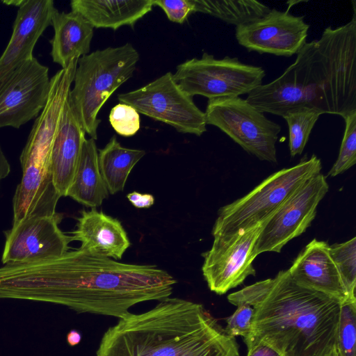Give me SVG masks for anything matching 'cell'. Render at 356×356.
<instances>
[{
    "mask_svg": "<svg viewBox=\"0 0 356 356\" xmlns=\"http://www.w3.org/2000/svg\"><path fill=\"white\" fill-rule=\"evenodd\" d=\"M129 201L136 208H149L154 203V197L150 194H142L136 191L129 193L127 195Z\"/></svg>",
    "mask_w": 356,
    "mask_h": 356,
    "instance_id": "cell-32",
    "label": "cell"
},
{
    "mask_svg": "<svg viewBox=\"0 0 356 356\" xmlns=\"http://www.w3.org/2000/svg\"><path fill=\"white\" fill-rule=\"evenodd\" d=\"M51 26L54 34L50 40L51 56L54 63L65 68L72 60L89 54L94 28L81 15L56 10Z\"/></svg>",
    "mask_w": 356,
    "mask_h": 356,
    "instance_id": "cell-20",
    "label": "cell"
},
{
    "mask_svg": "<svg viewBox=\"0 0 356 356\" xmlns=\"http://www.w3.org/2000/svg\"><path fill=\"white\" fill-rule=\"evenodd\" d=\"M247 356H281L272 348L265 344L259 343L248 348Z\"/></svg>",
    "mask_w": 356,
    "mask_h": 356,
    "instance_id": "cell-33",
    "label": "cell"
},
{
    "mask_svg": "<svg viewBox=\"0 0 356 356\" xmlns=\"http://www.w3.org/2000/svg\"><path fill=\"white\" fill-rule=\"evenodd\" d=\"M343 119V136L337 159L327 173L330 177L342 174L356 163V111L348 114Z\"/></svg>",
    "mask_w": 356,
    "mask_h": 356,
    "instance_id": "cell-28",
    "label": "cell"
},
{
    "mask_svg": "<svg viewBox=\"0 0 356 356\" xmlns=\"http://www.w3.org/2000/svg\"><path fill=\"white\" fill-rule=\"evenodd\" d=\"M321 115L315 110L301 108L287 112L282 116L289 128V147L292 157L302 153Z\"/></svg>",
    "mask_w": 356,
    "mask_h": 356,
    "instance_id": "cell-25",
    "label": "cell"
},
{
    "mask_svg": "<svg viewBox=\"0 0 356 356\" xmlns=\"http://www.w3.org/2000/svg\"><path fill=\"white\" fill-rule=\"evenodd\" d=\"M49 68L35 57L0 81V128L19 129L38 117L46 104Z\"/></svg>",
    "mask_w": 356,
    "mask_h": 356,
    "instance_id": "cell-13",
    "label": "cell"
},
{
    "mask_svg": "<svg viewBox=\"0 0 356 356\" xmlns=\"http://www.w3.org/2000/svg\"><path fill=\"white\" fill-rule=\"evenodd\" d=\"M266 222L229 236L214 237L211 249L202 254V274L209 289L223 295L241 285L256 270L254 244Z\"/></svg>",
    "mask_w": 356,
    "mask_h": 356,
    "instance_id": "cell-12",
    "label": "cell"
},
{
    "mask_svg": "<svg viewBox=\"0 0 356 356\" xmlns=\"http://www.w3.org/2000/svg\"><path fill=\"white\" fill-rule=\"evenodd\" d=\"M96 356H240L201 304L168 297L141 314H127L104 334Z\"/></svg>",
    "mask_w": 356,
    "mask_h": 356,
    "instance_id": "cell-4",
    "label": "cell"
},
{
    "mask_svg": "<svg viewBox=\"0 0 356 356\" xmlns=\"http://www.w3.org/2000/svg\"><path fill=\"white\" fill-rule=\"evenodd\" d=\"M266 75L261 67L247 65L237 58L216 59L203 53L178 65L173 74L175 81L189 95L209 99L236 97L248 94L262 84Z\"/></svg>",
    "mask_w": 356,
    "mask_h": 356,
    "instance_id": "cell-8",
    "label": "cell"
},
{
    "mask_svg": "<svg viewBox=\"0 0 356 356\" xmlns=\"http://www.w3.org/2000/svg\"><path fill=\"white\" fill-rule=\"evenodd\" d=\"M245 100L262 113L282 117L298 108L343 118L356 111V17L327 27L306 42L295 62L273 81L261 84Z\"/></svg>",
    "mask_w": 356,
    "mask_h": 356,
    "instance_id": "cell-2",
    "label": "cell"
},
{
    "mask_svg": "<svg viewBox=\"0 0 356 356\" xmlns=\"http://www.w3.org/2000/svg\"><path fill=\"white\" fill-rule=\"evenodd\" d=\"M309 29L303 17L293 15L288 10L270 9L261 18L237 26L235 36L250 51L290 57L306 43Z\"/></svg>",
    "mask_w": 356,
    "mask_h": 356,
    "instance_id": "cell-15",
    "label": "cell"
},
{
    "mask_svg": "<svg viewBox=\"0 0 356 356\" xmlns=\"http://www.w3.org/2000/svg\"><path fill=\"white\" fill-rule=\"evenodd\" d=\"M22 1L23 0H17V1H14V0H12V1H2L3 3L8 5V6H17L19 7L20 6V4L22 3Z\"/></svg>",
    "mask_w": 356,
    "mask_h": 356,
    "instance_id": "cell-36",
    "label": "cell"
},
{
    "mask_svg": "<svg viewBox=\"0 0 356 356\" xmlns=\"http://www.w3.org/2000/svg\"><path fill=\"white\" fill-rule=\"evenodd\" d=\"M140 56L131 43L98 49L78 59L68 102L86 134L95 140L98 114L111 95L132 77Z\"/></svg>",
    "mask_w": 356,
    "mask_h": 356,
    "instance_id": "cell-6",
    "label": "cell"
},
{
    "mask_svg": "<svg viewBox=\"0 0 356 356\" xmlns=\"http://www.w3.org/2000/svg\"><path fill=\"white\" fill-rule=\"evenodd\" d=\"M81 334L79 331L72 329L71 330L66 336L67 343L70 346H75L81 341Z\"/></svg>",
    "mask_w": 356,
    "mask_h": 356,
    "instance_id": "cell-35",
    "label": "cell"
},
{
    "mask_svg": "<svg viewBox=\"0 0 356 356\" xmlns=\"http://www.w3.org/2000/svg\"><path fill=\"white\" fill-rule=\"evenodd\" d=\"M10 170V165L0 145V187L2 180L8 176Z\"/></svg>",
    "mask_w": 356,
    "mask_h": 356,
    "instance_id": "cell-34",
    "label": "cell"
},
{
    "mask_svg": "<svg viewBox=\"0 0 356 356\" xmlns=\"http://www.w3.org/2000/svg\"><path fill=\"white\" fill-rule=\"evenodd\" d=\"M78 59L72 60L50 79L47 100L36 118L20 154V182L13 198V222L53 216L61 196L53 182L51 152L74 81Z\"/></svg>",
    "mask_w": 356,
    "mask_h": 356,
    "instance_id": "cell-5",
    "label": "cell"
},
{
    "mask_svg": "<svg viewBox=\"0 0 356 356\" xmlns=\"http://www.w3.org/2000/svg\"><path fill=\"white\" fill-rule=\"evenodd\" d=\"M321 169V160L314 154L271 174L247 195L219 209L213 238L229 236L266 222L303 181Z\"/></svg>",
    "mask_w": 356,
    "mask_h": 356,
    "instance_id": "cell-7",
    "label": "cell"
},
{
    "mask_svg": "<svg viewBox=\"0 0 356 356\" xmlns=\"http://www.w3.org/2000/svg\"><path fill=\"white\" fill-rule=\"evenodd\" d=\"M254 309L247 348L268 346L281 356H325L337 345L341 302L302 287L288 270L227 296Z\"/></svg>",
    "mask_w": 356,
    "mask_h": 356,
    "instance_id": "cell-3",
    "label": "cell"
},
{
    "mask_svg": "<svg viewBox=\"0 0 356 356\" xmlns=\"http://www.w3.org/2000/svg\"><path fill=\"white\" fill-rule=\"evenodd\" d=\"M109 122L116 133L126 137L135 135L140 126L138 112L133 106L121 102L111 108Z\"/></svg>",
    "mask_w": 356,
    "mask_h": 356,
    "instance_id": "cell-29",
    "label": "cell"
},
{
    "mask_svg": "<svg viewBox=\"0 0 356 356\" xmlns=\"http://www.w3.org/2000/svg\"><path fill=\"white\" fill-rule=\"evenodd\" d=\"M207 124L220 129L259 160L277 162L276 143L281 127L239 97L210 99Z\"/></svg>",
    "mask_w": 356,
    "mask_h": 356,
    "instance_id": "cell-9",
    "label": "cell"
},
{
    "mask_svg": "<svg viewBox=\"0 0 356 356\" xmlns=\"http://www.w3.org/2000/svg\"><path fill=\"white\" fill-rule=\"evenodd\" d=\"M327 243L316 238L310 241L288 269L298 285L339 300L348 298L341 278L333 261Z\"/></svg>",
    "mask_w": 356,
    "mask_h": 356,
    "instance_id": "cell-17",
    "label": "cell"
},
{
    "mask_svg": "<svg viewBox=\"0 0 356 356\" xmlns=\"http://www.w3.org/2000/svg\"><path fill=\"white\" fill-rule=\"evenodd\" d=\"M153 0H72L71 10L81 15L93 28L114 31L123 26L134 27L152 11Z\"/></svg>",
    "mask_w": 356,
    "mask_h": 356,
    "instance_id": "cell-21",
    "label": "cell"
},
{
    "mask_svg": "<svg viewBox=\"0 0 356 356\" xmlns=\"http://www.w3.org/2000/svg\"><path fill=\"white\" fill-rule=\"evenodd\" d=\"M237 309L232 315L227 318L225 333L232 337L241 336L243 339L249 334L254 316L253 308L245 302L236 305Z\"/></svg>",
    "mask_w": 356,
    "mask_h": 356,
    "instance_id": "cell-30",
    "label": "cell"
},
{
    "mask_svg": "<svg viewBox=\"0 0 356 356\" xmlns=\"http://www.w3.org/2000/svg\"><path fill=\"white\" fill-rule=\"evenodd\" d=\"M328 190L326 177L321 172L303 181L263 225L254 244V255L279 253L288 242L305 232Z\"/></svg>",
    "mask_w": 356,
    "mask_h": 356,
    "instance_id": "cell-11",
    "label": "cell"
},
{
    "mask_svg": "<svg viewBox=\"0 0 356 356\" xmlns=\"http://www.w3.org/2000/svg\"><path fill=\"white\" fill-rule=\"evenodd\" d=\"M86 139V132L67 99L63 108L50 157L54 185L61 197L67 195Z\"/></svg>",
    "mask_w": 356,
    "mask_h": 356,
    "instance_id": "cell-19",
    "label": "cell"
},
{
    "mask_svg": "<svg viewBox=\"0 0 356 356\" xmlns=\"http://www.w3.org/2000/svg\"><path fill=\"white\" fill-rule=\"evenodd\" d=\"M118 99L179 133L200 136L207 131L204 112L175 81L170 72L141 88L119 94Z\"/></svg>",
    "mask_w": 356,
    "mask_h": 356,
    "instance_id": "cell-10",
    "label": "cell"
},
{
    "mask_svg": "<svg viewBox=\"0 0 356 356\" xmlns=\"http://www.w3.org/2000/svg\"><path fill=\"white\" fill-rule=\"evenodd\" d=\"M62 215L35 216L24 219L3 232V265L47 261L69 251L70 236L60 228Z\"/></svg>",
    "mask_w": 356,
    "mask_h": 356,
    "instance_id": "cell-14",
    "label": "cell"
},
{
    "mask_svg": "<svg viewBox=\"0 0 356 356\" xmlns=\"http://www.w3.org/2000/svg\"><path fill=\"white\" fill-rule=\"evenodd\" d=\"M356 300L341 302L337 335L339 356H356Z\"/></svg>",
    "mask_w": 356,
    "mask_h": 356,
    "instance_id": "cell-27",
    "label": "cell"
},
{
    "mask_svg": "<svg viewBox=\"0 0 356 356\" xmlns=\"http://www.w3.org/2000/svg\"><path fill=\"white\" fill-rule=\"evenodd\" d=\"M325 356H339L338 351L337 349V345L334 347V348Z\"/></svg>",
    "mask_w": 356,
    "mask_h": 356,
    "instance_id": "cell-37",
    "label": "cell"
},
{
    "mask_svg": "<svg viewBox=\"0 0 356 356\" xmlns=\"http://www.w3.org/2000/svg\"><path fill=\"white\" fill-rule=\"evenodd\" d=\"M329 251L348 298L356 300V238L330 245Z\"/></svg>",
    "mask_w": 356,
    "mask_h": 356,
    "instance_id": "cell-26",
    "label": "cell"
},
{
    "mask_svg": "<svg viewBox=\"0 0 356 356\" xmlns=\"http://www.w3.org/2000/svg\"><path fill=\"white\" fill-rule=\"evenodd\" d=\"M71 239L81 242L80 249L120 259L131 243L121 222L95 208L83 210Z\"/></svg>",
    "mask_w": 356,
    "mask_h": 356,
    "instance_id": "cell-18",
    "label": "cell"
},
{
    "mask_svg": "<svg viewBox=\"0 0 356 356\" xmlns=\"http://www.w3.org/2000/svg\"><path fill=\"white\" fill-rule=\"evenodd\" d=\"M57 8L52 0H23L18 7L10 40L0 56V81L32 60L35 45L51 25Z\"/></svg>",
    "mask_w": 356,
    "mask_h": 356,
    "instance_id": "cell-16",
    "label": "cell"
},
{
    "mask_svg": "<svg viewBox=\"0 0 356 356\" xmlns=\"http://www.w3.org/2000/svg\"><path fill=\"white\" fill-rule=\"evenodd\" d=\"M154 6L160 7L170 22L180 24L195 13L193 0H156Z\"/></svg>",
    "mask_w": 356,
    "mask_h": 356,
    "instance_id": "cell-31",
    "label": "cell"
},
{
    "mask_svg": "<svg viewBox=\"0 0 356 356\" xmlns=\"http://www.w3.org/2000/svg\"><path fill=\"white\" fill-rule=\"evenodd\" d=\"M108 194L99 168L95 140L86 139L66 196L86 207L95 208L102 204Z\"/></svg>",
    "mask_w": 356,
    "mask_h": 356,
    "instance_id": "cell-22",
    "label": "cell"
},
{
    "mask_svg": "<svg viewBox=\"0 0 356 356\" xmlns=\"http://www.w3.org/2000/svg\"><path fill=\"white\" fill-rule=\"evenodd\" d=\"M145 154L143 149H130L121 145L115 136L99 150V168L110 194L124 190L127 179L134 165Z\"/></svg>",
    "mask_w": 356,
    "mask_h": 356,
    "instance_id": "cell-23",
    "label": "cell"
},
{
    "mask_svg": "<svg viewBox=\"0 0 356 356\" xmlns=\"http://www.w3.org/2000/svg\"><path fill=\"white\" fill-rule=\"evenodd\" d=\"M195 13H202L217 17L237 26L259 19L270 8L265 4L252 0H193Z\"/></svg>",
    "mask_w": 356,
    "mask_h": 356,
    "instance_id": "cell-24",
    "label": "cell"
},
{
    "mask_svg": "<svg viewBox=\"0 0 356 356\" xmlns=\"http://www.w3.org/2000/svg\"><path fill=\"white\" fill-rule=\"evenodd\" d=\"M176 283L156 266L121 263L80 248L47 261L0 267V299L49 302L119 318L139 302L170 297Z\"/></svg>",
    "mask_w": 356,
    "mask_h": 356,
    "instance_id": "cell-1",
    "label": "cell"
}]
</instances>
